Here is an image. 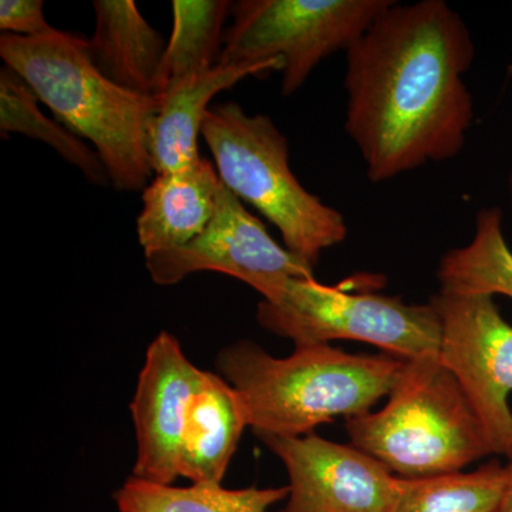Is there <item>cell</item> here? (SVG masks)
Returning a JSON list of instances; mask_svg holds the SVG:
<instances>
[{
	"mask_svg": "<svg viewBox=\"0 0 512 512\" xmlns=\"http://www.w3.org/2000/svg\"><path fill=\"white\" fill-rule=\"evenodd\" d=\"M474 56L466 22L444 0L393 2L346 50L345 130L372 183L461 153Z\"/></svg>",
	"mask_w": 512,
	"mask_h": 512,
	"instance_id": "6da1fadb",
	"label": "cell"
},
{
	"mask_svg": "<svg viewBox=\"0 0 512 512\" xmlns=\"http://www.w3.org/2000/svg\"><path fill=\"white\" fill-rule=\"evenodd\" d=\"M0 57L60 124L93 144L117 191L147 187L154 174L148 130L163 96L117 86L93 63L87 40L62 30L42 37L2 35Z\"/></svg>",
	"mask_w": 512,
	"mask_h": 512,
	"instance_id": "7a4b0ae2",
	"label": "cell"
},
{
	"mask_svg": "<svg viewBox=\"0 0 512 512\" xmlns=\"http://www.w3.org/2000/svg\"><path fill=\"white\" fill-rule=\"evenodd\" d=\"M404 360L352 355L330 345L299 346L275 357L249 340L222 349L220 376L239 394L248 426L261 437H301L336 417L372 412L389 396Z\"/></svg>",
	"mask_w": 512,
	"mask_h": 512,
	"instance_id": "3957f363",
	"label": "cell"
},
{
	"mask_svg": "<svg viewBox=\"0 0 512 512\" xmlns=\"http://www.w3.org/2000/svg\"><path fill=\"white\" fill-rule=\"evenodd\" d=\"M346 431L352 446L402 478L463 471L493 454L460 383L434 353L404 360L387 403L346 419Z\"/></svg>",
	"mask_w": 512,
	"mask_h": 512,
	"instance_id": "277c9868",
	"label": "cell"
},
{
	"mask_svg": "<svg viewBox=\"0 0 512 512\" xmlns=\"http://www.w3.org/2000/svg\"><path fill=\"white\" fill-rule=\"evenodd\" d=\"M222 183L278 228L285 248L315 268L342 244L348 225L336 208L306 190L289 165L288 140L269 117L234 101L210 107L201 124Z\"/></svg>",
	"mask_w": 512,
	"mask_h": 512,
	"instance_id": "5b68a950",
	"label": "cell"
},
{
	"mask_svg": "<svg viewBox=\"0 0 512 512\" xmlns=\"http://www.w3.org/2000/svg\"><path fill=\"white\" fill-rule=\"evenodd\" d=\"M256 319L262 328L291 339L295 348L355 340L403 360L440 350V316L431 302L416 305L399 296L352 292L315 278L292 279L278 299L259 303Z\"/></svg>",
	"mask_w": 512,
	"mask_h": 512,
	"instance_id": "8992f818",
	"label": "cell"
},
{
	"mask_svg": "<svg viewBox=\"0 0 512 512\" xmlns=\"http://www.w3.org/2000/svg\"><path fill=\"white\" fill-rule=\"evenodd\" d=\"M394 0H239L221 64L281 59L282 96L298 92L326 57L348 50Z\"/></svg>",
	"mask_w": 512,
	"mask_h": 512,
	"instance_id": "52a82bcc",
	"label": "cell"
},
{
	"mask_svg": "<svg viewBox=\"0 0 512 512\" xmlns=\"http://www.w3.org/2000/svg\"><path fill=\"white\" fill-rule=\"evenodd\" d=\"M441 363L453 373L483 427L491 453L512 458V325L494 296L440 291Z\"/></svg>",
	"mask_w": 512,
	"mask_h": 512,
	"instance_id": "ba28073f",
	"label": "cell"
},
{
	"mask_svg": "<svg viewBox=\"0 0 512 512\" xmlns=\"http://www.w3.org/2000/svg\"><path fill=\"white\" fill-rule=\"evenodd\" d=\"M157 285H175L195 272H220L238 279L272 302L296 278H315L313 266L279 245L227 185L207 229L183 248L146 258Z\"/></svg>",
	"mask_w": 512,
	"mask_h": 512,
	"instance_id": "9c48e42d",
	"label": "cell"
},
{
	"mask_svg": "<svg viewBox=\"0 0 512 512\" xmlns=\"http://www.w3.org/2000/svg\"><path fill=\"white\" fill-rule=\"evenodd\" d=\"M261 440L288 471L279 512H396L400 477L352 444L315 433Z\"/></svg>",
	"mask_w": 512,
	"mask_h": 512,
	"instance_id": "30bf717a",
	"label": "cell"
},
{
	"mask_svg": "<svg viewBox=\"0 0 512 512\" xmlns=\"http://www.w3.org/2000/svg\"><path fill=\"white\" fill-rule=\"evenodd\" d=\"M205 373L171 333H158L150 343L130 404L137 434L134 477L165 485L180 478L184 434Z\"/></svg>",
	"mask_w": 512,
	"mask_h": 512,
	"instance_id": "8fae6325",
	"label": "cell"
},
{
	"mask_svg": "<svg viewBox=\"0 0 512 512\" xmlns=\"http://www.w3.org/2000/svg\"><path fill=\"white\" fill-rule=\"evenodd\" d=\"M281 59L256 64H217L208 72L175 83L163 94V106L151 120L148 151L154 175L174 173L200 163L198 136L215 94L245 77L282 72Z\"/></svg>",
	"mask_w": 512,
	"mask_h": 512,
	"instance_id": "7c38bea8",
	"label": "cell"
},
{
	"mask_svg": "<svg viewBox=\"0 0 512 512\" xmlns=\"http://www.w3.org/2000/svg\"><path fill=\"white\" fill-rule=\"evenodd\" d=\"M222 181L210 161L174 173L156 174L144 188L137 237L144 256L190 244L207 229L217 210Z\"/></svg>",
	"mask_w": 512,
	"mask_h": 512,
	"instance_id": "4fadbf2b",
	"label": "cell"
},
{
	"mask_svg": "<svg viewBox=\"0 0 512 512\" xmlns=\"http://www.w3.org/2000/svg\"><path fill=\"white\" fill-rule=\"evenodd\" d=\"M93 36L87 40L93 63L117 86L156 96V79L165 45L133 0H94Z\"/></svg>",
	"mask_w": 512,
	"mask_h": 512,
	"instance_id": "5bb4252c",
	"label": "cell"
},
{
	"mask_svg": "<svg viewBox=\"0 0 512 512\" xmlns=\"http://www.w3.org/2000/svg\"><path fill=\"white\" fill-rule=\"evenodd\" d=\"M248 426L237 390L220 375L205 373L184 434L180 477L191 484L222 485Z\"/></svg>",
	"mask_w": 512,
	"mask_h": 512,
	"instance_id": "9a60e30c",
	"label": "cell"
},
{
	"mask_svg": "<svg viewBox=\"0 0 512 512\" xmlns=\"http://www.w3.org/2000/svg\"><path fill=\"white\" fill-rule=\"evenodd\" d=\"M503 210L478 211L474 235L467 245L450 249L441 258L440 291L503 295L512 301V249L504 235Z\"/></svg>",
	"mask_w": 512,
	"mask_h": 512,
	"instance_id": "2e32d148",
	"label": "cell"
},
{
	"mask_svg": "<svg viewBox=\"0 0 512 512\" xmlns=\"http://www.w3.org/2000/svg\"><path fill=\"white\" fill-rule=\"evenodd\" d=\"M228 0H174L173 32L156 79V96L180 80L208 72L220 64L224 23L231 15Z\"/></svg>",
	"mask_w": 512,
	"mask_h": 512,
	"instance_id": "e0dca14e",
	"label": "cell"
},
{
	"mask_svg": "<svg viewBox=\"0 0 512 512\" xmlns=\"http://www.w3.org/2000/svg\"><path fill=\"white\" fill-rule=\"evenodd\" d=\"M288 493V487H175L131 476L114 494V501L117 512H269L285 501Z\"/></svg>",
	"mask_w": 512,
	"mask_h": 512,
	"instance_id": "ac0fdd59",
	"label": "cell"
},
{
	"mask_svg": "<svg viewBox=\"0 0 512 512\" xmlns=\"http://www.w3.org/2000/svg\"><path fill=\"white\" fill-rule=\"evenodd\" d=\"M39 97L18 73L5 66L0 70V130L3 134H25L55 148L57 153L76 165L90 183L107 187L110 177L96 151L84 144L57 120L49 119L39 109Z\"/></svg>",
	"mask_w": 512,
	"mask_h": 512,
	"instance_id": "d6986e66",
	"label": "cell"
},
{
	"mask_svg": "<svg viewBox=\"0 0 512 512\" xmlns=\"http://www.w3.org/2000/svg\"><path fill=\"white\" fill-rule=\"evenodd\" d=\"M505 488V464L490 461L473 471L402 478L396 512H494Z\"/></svg>",
	"mask_w": 512,
	"mask_h": 512,
	"instance_id": "ffe728a7",
	"label": "cell"
},
{
	"mask_svg": "<svg viewBox=\"0 0 512 512\" xmlns=\"http://www.w3.org/2000/svg\"><path fill=\"white\" fill-rule=\"evenodd\" d=\"M42 0H2L0 30L3 35L42 37L53 35L57 29L46 22Z\"/></svg>",
	"mask_w": 512,
	"mask_h": 512,
	"instance_id": "44dd1931",
	"label": "cell"
},
{
	"mask_svg": "<svg viewBox=\"0 0 512 512\" xmlns=\"http://www.w3.org/2000/svg\"><path fill=\"white\" fill-rule=\"evenodd\" d=\"M494 512H512V458L505 464V488L500 505Z\"/></svg>",
	"mask_w": 512,
	"mask_h": 512,
	"instance_id": "7402d4cb",
	"label": "cell"
},
{
	"mask_svg": "<svg viewBox=\"0 0 512 512\" xmlns=\"http://www.w3.org/2000/svg\"><path fill=\"white\" fill-rule=\"evenodd\" d=\"M508 192H510V201H511V207H512V171H511L510 177H508Z\"/></svg>",
	"mask_w": 512,
	"mask_h": 512,
	"instance_id": "603a6c76",
	"label": "cell"
}]
</instances>
